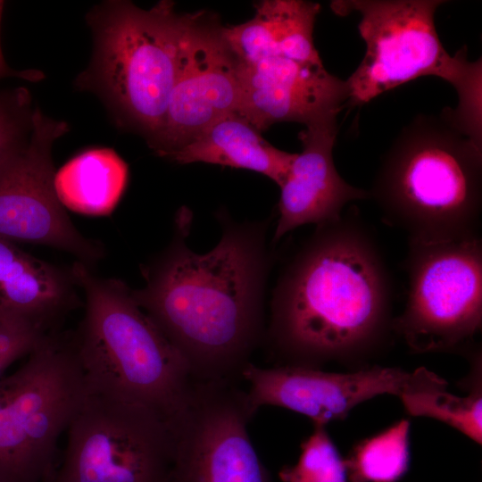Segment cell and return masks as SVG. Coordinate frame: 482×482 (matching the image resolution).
I'll list each match as a JSON object with an SVG mask.
<instances>
[{"label": "cell", "mask_w": 482, "mask_h": 482, "mask_svg": "<svg viewBox=\"0 0 482 482\" xmlns=\"http://www.w3.org/2000/svg\"><path fill=\"white\" fill-rule=\"evenodd\" d=\"M385 222L409 241L441 243L478 235L481 145L451 120L421 116L385 156L370 196Z\"/></svg>", "instance_id": "4"}, {"label": "cell", "mask_w": 482, "mask_h": 482, "mask_svg": "<svg viewBox=\"0 0 482 482\" xmlns=\"http://www.w3.org/2000/svg\"><path fill=\"white\" fill-rule=\"evenodd\" d=\"M295 154L268 143L262 132L234 112L212 123L169 160L180 164L205 162L249 170L280 186Z\"/></svg>", "instance_id": "18"}, {"label": "cell", "mask_w": 482, "mask_h": 482, "mask_svg": "<svg viewBox=\"0 0 482 482\" xmlns=\"http://www.w3.org/2000/svg\"><path fill=\"white\" fill-rule=\"evenodd\" d=\"M337 116L311 122L299 134L303 151L295 154L279 186L274 243L303 225L335 221L342 217L347 203L370 196V192L348 184L336 169L332 150L337 134Z\"/></svg>", "instance_id": "15"}, {"label": "cell", "mask_w": 482, "mask_h": 482, "mask_svg": "<svg viewBox=\"0 0 482 482\" xmlns=\"http://www.w3.org/2000/svg\"><path fill=\"white\" fill-rule=\"evenodd\" d=\"M68 131L36 107L28 142L0 162V238L56 248L92 267L104 249L76 229L54 186L53 145Z\"/></svg>", "instance_id": "11"}, {"label": "cell", "mask_w": 482, "mask_h": 482, "mask_svg": "<svg viewBox=\"0 0 482 482\" xmlns=\"http://www.w3.org/2000/svg\"><path fill=\"white\" fill-rule=\"evenodd\" d=\"M435 373L425 368L411 372L380 366H364L351 372H328L318 368L275 365L261 368L250 362L242 380L250 408H285L308 417L313 425L345 419L360 403L380 395H402L428 382Z\"/></svg>", "instance_id": "13"}, {"label": "cell", "mask_w": 482, "mask_h": 482, "mask_svg": "<svg viewBox=\"0 0 482 482\" xmlns=\"http://www.w3.org/2000/svg\"><path fill=\"white\" fill-rule=\"evenodd\" d=\"M313 428L301 444L297 462L280 470V479L283 482H347L345 461L326 426L313 425Z\"/></svg>", "instance_id": "22"}, {"label": "cell", "mask_w": 482, "mask_h": 482, "mask_svg": "<svg viewBox=\"0 0 482 482\" xmlns=\"http://www.w3.org/2000/svg\"><path fill=\"white\" fill-rule=\"evenodd\" d=\"M408 297L393 330L413 353H464L482 323L479 236L441 243L409 241Z\"/></svg>", "instance_id": "8"}, {"label": "cell", "mask_w": 482, "mask_h": 482, "mask_svg": "<svg viewBox=\"0 0 482 482\" xmlns=\"http://www.w3.org/2000/svg\"><path fill=\"white\" fill-rule=\"evenodd\" d=\"M253 17L223 26L222 33L240 62L282 56L303 62L321 59L313 30L320 5L303 0H263L254 4Z\"/></svg>", "instance_id": "17"}, {"label": "cell", "mask_w": 482, "mask_h": 482, "mask_svg": "<svg viewBox=\"0 0 482 482\" xmlns=\"http://www.w3.org/2000/svg\"><path fill=\"white\" fill-rule=\"evenodd\" d=\"M472 356L473 371L467 377L468 395L460 396L446 390L445 380L436 385L402 395L406 411L416 417H428L444 422L473 440L482 443L481 355Z\"/></svg>", "instance_id": "20"}, {"label": "cell", "mask_w": 482, "mask_h": 482, "mask_svg": "<svg viewBox=\"0 0 482 482\" xmlns=\"http://www.w3.org/2000/svg\"><path fill=\"white\" fill-rule=\"evenodd\" d=\"M218 17L204 11L186 13L179 62L166 115L148 143L169 159L220 118L237 112L239 61Z\"/></svg>", "instance_id": "12"}, {"label": "cell", "mask_w": 482, "mask_h": 482, "mask_svg": "<svg viewBox=\"0 0 482 482\" xmlns=\"http://www.w3.org/2000/svg\"><path fill=\"white\" fill-rule=\"evenodd\" d=\"M218 219L220 240L196 253L187 244L192 212L181 207L171 241L142 265L145 285L131 295L185 359L194 379L238 384L265 334L268 221Z\"/></svg>", "instance_id": "1"}, {"label": "cell", "mask_w": 482, "mask_h": 482, "mask_svg": "<svg viewBox=\"0 0 482 482\" xmlns=\"http://www.w3.org/2000/svg\"><path fill=\"white\" fill-rule=\"evenodd\" d=\"M70 270L85 295L72 340L87 392L147 407L169 420L193 381L187 362L126 283L99 277L79 261Z\"/></svg>", "instance_id": "3"}, {"label": "cell", "mask_w": 482, "mask_h": 482, "mask_svg": "<svg viewBox=\"0 0 482 482\" xmlns=\"http://www.w3.org/2000/svg\"><path fill=\"white\" fill-rule=\"evenodd\" d=\"M391 297L378 241L357 213L318 225L273 291L270 355L276 365L362 368L394 331Z\"/></svg>", "instance_id": "2"}, {"label": "cell", "mask_w": 482, "mask_h": 482, "mask_svg": "<svg viewBox=\"0 0 482 482\" xmlns=\"http://www.w3.org/2000/svg\"><path fill=\"white\" fill-rule=\"evenodd\" d=\"M4 3L0 1V21ZM5 76H15L29 81H38L44 78V74L37 70L16 71L11 70L5 63L0 46V79Z\"/></svg>", "instance_id": "25"}, {"label": "cell", "mask_w": 482, "mask_h": 482, "mask_svg": "<svg viewBox=\"0 0 482 482\" xmlns=\"http://www.w3.org/2000/svg\"><path fill=\"white\" fill-rule=\"evenodd\" d=\"M45 336L28 323L0 319V376L16 360L29 355Z\"/></svg>", "instance_id": "24"}, {"label": "cell", "mask_w": 482, "mask_h": 482, "mask_svg": "<svg viewBox=\"0 0 482 482\" xmlns=\"http://www.w3.org/2000/svg\"><path fill=\"white\" fill-rule=\"evenodd\" d=\"M128 165L112 149L91 148L74 156L54 175L56 195L65 208L93 216L110 214L127 185Z\"/></svg>", "instance_id": "19"}, {"label": "cell", "mask_w": 482, "mask_h": 482, "mask_svg": "<svg viewBox=\"0 0 482 482\" xmlns=\"http://www.w3.org/2000/svg\"><path fill=\"white\" fill-rule=\"evenodd\" d=\"M238 75L237 113L260 132L276 122L306 126L337 115L349 100L346 81L330 74L322 61L303 62L282 56L239 61Z\"/></svg>", "instance_id": "14"}, {"label": "cell", "mask_w": 482, "mask_h": 482, "mask_svg": "<svg viewBox=\"0 0 482 482\" xmlns=\"http://www.w3.org/2000/svg\"><path fill=\"white\" fill-rule=\"evenodd\" d=\"M87 395L72 335H46L0 379V482H51L57 445Z\"/></svg>", "instance_id": "6"}, {"label": "cell", "mask_w": 482, "mask_h": 482, "mask_svg": "<svg viewBox=\"0 0 482 482\" xmlns=\"http://www.w3.org/2000/svg\"><path fill=\"white\" fill-rule=\"evenodd\" d=\"M33 112L26 88L0 92V162L28 142Z\"/></svg>", "instance_id": "23"}, {"label": "cell", "mask_w": 482, "mask_h": 482, "mask_svg": "<svg viewBox=\"0 0 482 482\" xmlns=\"http://www.w3.org/2000/svg\"><path fill=\"white\" fill-rule=\"evenodd\" d=\"M253 416L237 383L193 378L183 404L168 420L169 482H270L248 434Z\"/></svg>", "instance_id": "10"}, {"label": "cell", "mask_w": 482, "mask_h": 482, "mask_svg": "<svg viewBox=\"0 0 482 482\" xmlns=\"http://www.w3.org/2000/svg\"><path fill=\"white\" fill-rule=\"evenodd\" d=\"M437 0L333 1L340 15L358 12V29L366 45L363 59L346 81L351 104L370 102L384 92L422 76L446 80L458 96L481 87V61L453 56L445 49L435 25Z\"/></svg>", "instance_id": "7"}, {"label": "cell", "mask_w": 482, "mask_h": 482, "mask_svg": "<svg viewBox=\"0 0 482 482\" xmlns=\"http://www.w3.org/2000/svg\"><path fill=\"white\" fill-rule=\"evenodd\" d=\"M411 423L402 419L381 432L359 441L345 461L351 482H396L410 463Z\"/></svg>", "instance_id": "21"}, {"label": "cell", "mask_w": 482, "mask_h": 482, "mask_svg": "<svg viewBox=\"0 0 482 482\" xmlns=\"http://www.w3.org/2000/svg\"><path fill=\"white\" fill-rule=\"evenodd\" d=\"M51 482H169L172 437L168 420L136 403L89 394L67 431Z\"/></svg>", "instance_id": "9"}, {"label": "cell", "mask_w": 482, "mask_h": 482, "mask_svg": "<svg viewBox=\"0 0 482 482\" xmlns=\"http://www.w3.org/2000/svg\"><path fill=\"white\" fill-rule=\"evenodd\" d=\"M77 287L70 268L37 259L0 238V319L29 324L45 335L59 331L76 307Z\"/></svg>", "instance_id": "16"}, {"label": "cell", "mask_w": 482, "mask_h": 482, "mask_svg": "<svg viewBox=\"0 0 482 482\" xmlns=\"http://www.w3.org/2000/svg\"><path fill=\"white\" fill-rule=\"evenodd\" d=\"M172 1L145 10L129 1H104L86 20L93 53L75 87L94 93L120 127L151 142L161 129L177 77L185 14Z\"/></svg>", "instance_id": "5"}]
</instances>
